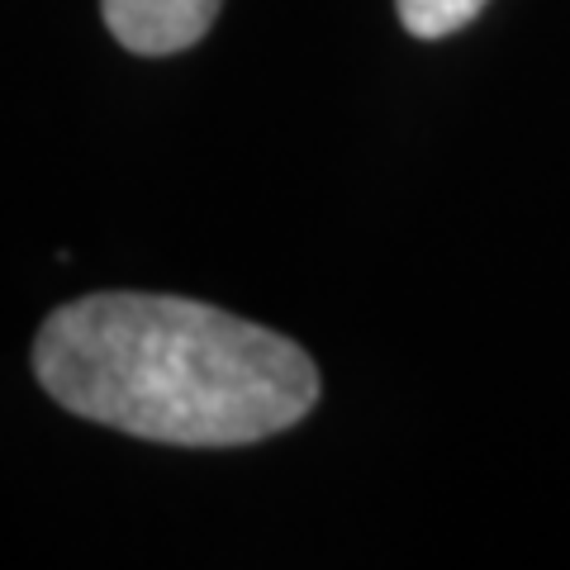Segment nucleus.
<instances>
[{
	"mask_svg": "<svg viewBox=\"0 0 570 570\" xmlns=\"http://www.w3.org/2000/svg\"><path fill=\"white\" fill-rule=\"evenodd\" d=\"M39 385L67 414L171 448H247L318 400L309 352L181 295L105 291L48 314Z\"/></svg>",
	"mask_w": 570,
	"mask_h": 570,
	"instance_id": "nucleus-1",
	"label": "nucleus"
},
{
	"mask_svg": "<svg viewBox=\"0 0 570 570\" xmlns=\"http://www.w3.org/2000/svg\"><path fill=\"white\" fill-rule=\"evenodd\" d=\"M224 0H100L105 24L138 58H167L209 33Z\"/></svg>",
	"mask_w": 570,
	"mask_h": 570,
	"instance_id": "nucleus-2",
	"label": "nucleus"
},
{
	"mask_svg": "<svg viewBox=\"0 0 570 570\" xmlns=\"http://www.w3.org/2000/svg\"><path fill=\"white\" fill-rule=\"evenodd\" d=\"M490 0H395L400 24L414 39H448V33L466 29Z\"/></svg>",
	"mask_w": 570,
	"mask_h": 570,
	"instance_id": "nucleus-3",
	"label": "nucleus"
}]
</instances>
